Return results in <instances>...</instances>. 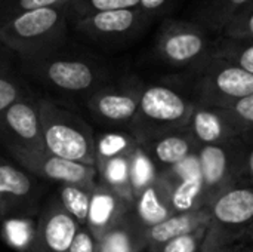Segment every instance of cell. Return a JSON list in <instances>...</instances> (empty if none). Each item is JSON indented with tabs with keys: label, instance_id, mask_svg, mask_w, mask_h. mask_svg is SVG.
I'll use <instances>...</instances> for the list:
<instances>
[{
	"label": "cell",
	"instance_id": "obj_1",
	"mask_svg": "<svg viewBox=\"0 0 253 252\" xmlns=\"http://www.w3.org/2000/svg\"><path fill=\"white\" fill-rule=\"evenodd\" d=\"M70 21L68 4L22 12L0 25V43L25 61H37L59 49Z\"/></svg>",
	"mask_w": 253,
	"mask_h": 252
},
{
	"label": "cell",
	"instance_id": "obj_2",
	"mask_svg": "<svg viewBox=\"0 0 253 252\" xmlns=\"http://www.w3.org/2000/svg\"><path fill=\"white\" fill-rule=\"evenodd\" d=\"M178 86L194 104L228 108L253 92V76L216 56L187 70Z\"/></svg>",
	"mask_w": 253,
	"mask_h": 252
},
{
	"label": "cell",
	"instance_id": "obj_3",
	"mask_svg": "<svg viewBox=\"0 0 253 252\" xmlns=\"http://www.w3.org/2000/svg\"><path fill=\"white\" fill-rule=\"evenodd\" d=\"M193 110L194 102L178 85H144L130 134L141 144L162 134L187 128Z\"/></svg>",
	"mask_w": 253,
	"mask_h": 252
},
{
	"label": "cell",
	"instance_id": "obj_4",
	"mask_svg": "<svg viewBox=\"0 0 253 252\" xmlns=\"http://www.w3.org/2000/svg\"><path fill=\"white\" fill-rule=\"evenodd\" d=\"M211 221L202 252H230L246 245L253 226V186L234 187L209 203Z\"/></svg>",
	"mask_w": 253,
	"mask_h": 252
},
{
	"label": "cell",
	"instance_id": "obj_5",
	"mask_svg": "<svg viewBox=\"0 0 253 252\" xmlns=\"http://www.w3.org/2000/svg\"><path fill=\"white\" fill-rule=\"evenodd\" d=\"M43 143L47 153L95 168V137L74 113L49 100L37 101Z\"/></svg>",
	"mask_w": 253,
	"mask_h": 252
},
{
	"label": "cell",
	"instance_id": "obj_6",
	"mask_svg": "<svg viewBox=\"0 0 253 252\" xmlns=\"http://www.w3.org/2000/svg\"><path fill=\"white\" fill-rule=\"evenodd\" d=\"M211 33L196 21L166 19L156 37V56L173 67L190 70L211 56Z\"/></svg>",
	"mask_w": 253,
	"mask_h": 252
},
{
	"label": "cell",
	"instance_id": "obj_7",
	"mask_svg": "<svg viewBox=\"0 0 253 252\" xmlns=\"http://www.w3.org/2000/svg\"><path fill=\"white\" fill-rule=\"evenodd\" d=\"M249 147L243 140L231 138L199 149L197 159L209 203L219 195L239 187Z\"/></svg>",
	"mask_w": 253,
	"mask_h": 252
},
{
	"label": "cell",
	"instance_id": "obj_8",
	"mask_svg": "<svg viewBox=\"0 0 253 252\" xmlns=\"http://www.w3.org/2000/svg\"><path fill=\"white\" fill-rule=\"evenodd\" d=\"M12 159L28 174L36 178L61 184H76L93 189L98 183L96 168L71 162L47 151H30L7 149Z\"/></svg>",
	"mask_w": 253,
	"mask_h": 252
},
{
	"label": "cell",
	"instance_id": "obj_9",
	"mask_svg": "<svg viewBox=\"0 0 253 252\" xmlns=\"http://www.w3.org/2000/svg\"><path fill=\"white\" fill-rule=\"evenodd\" d=\"M142 86V82L130 79L122 85L98 88L87 98V108L105 123L127 125L130 128L138 113Z\"/></svg>",
	"mask_w": 253,
	"mask_h": 252
},
{
	"label": "cell",
	"instance_id": "obj_10",
	"mask_svg": "<svg viewBox=\"0 0 253 252\" xmlns=\"http://www.w3.org/2000/svg\"><path fill=\"white\" fill-rule=\"evenodd\" d=\"M0 138L6 149L46 151L37 101L21 97L0 116Z\"/></svg>",
	"mask_w": 253,
	"mask_h": 252
},
{
	"label": "cell",
	"instance_id": "obj_11",
	"mask_svg": "<svg viewBox=\"0 0 253 252\" xmlns=\"http://www.w3.org/2000/svg\"><path fill=\"white\" fill-rule=\"evenodd\" d=\"M28 62L40 80L64 92H87L95 88L99 79L96 67L79 58H64L53 53Z\"/></svg>",
	"mask_w": 253,
	"mask_h": 252
},
{
	"label": "cell",
	"instance_id": "obj_12",
	"mask_svg": "<svg viewBox=\"0 0 253 252\" xmlns=\"http://www.w3.org/2000/svg\"><path fill=\"white\" fill-rule=\"evenodd\" d=\"M151 18L142 13L138 7L114 9L95 12L87 16L74 19V27L82 34L101 42L122 40L142 31Z\"/></svg>",
	"mask_w": 253,
	"mask_h": 252
},
{
	"label": "cell",
	"instance_id": "obj_13",
	"mask_svg": "<svg viewBox=\"0 0 253 252\" xmlns=\"http://www.w3.org/2000/svg\"><path fill=\"white\" fill-rule=\"evenodd\" d=\"M80 227L53 198L39 215L34 238L27 252H68Z\"/></svg>",
	"mask_w": 253,
	"mask_h": 252
},
{
	"label": "cell",
	"instance_id": "obj_14",
	"mask_svg": "<svg viewBox=\"0 0 253 252\" xmlns=\"http://www.w3.org/2000/svg\"><path fill=\"white\" fill-rule=\"evenodd\" d=\"M36 183L31 174L0 159V218L31 217Z\"/></svg>",
	"mask_w": 253,
	"mask_h": 252
},
{
	"label": "cell",
	"instance_id": "obj_15",
	"mask_svg": "<svg viewBox=\"0 0 253 252\" xmlns=\"http://www.w3.org/2000/svg\"><path fill=\"white\" fill-rule=\"evenodd\" d=\"M132 206L133 203L125 201L101 183H96L90 193L89 212L84 227L98 242L132 209Z\"/></svg>",
	"mask_w": 253,
	"mask_h": 252
},
{
	"label": "cell",
	"instance_id": "obj_16",
	"mask_svg": "<svg viewBox=\"0 0 253 252\" xmlns=\"http://www.w3.org/2000/svg\"><path fill=\"white\" fill-rule=\"evenodd\" d=\"M141 144L160 171H168L179 165L193 154H197L200 149L188 128L162 134Z\"/></svg>",
	"mask_w": 253,
	"mask_h": 252
},
{
	"label": "cell",
	"instance_id": "obj_17",
	"mask_svg": "<svg viewBox=\"0 0 253 252\" xmlns=\"http://www.w3.org/2000/svg\"><path fill=\"white\" fill-rule=\"evenodd\" d=\"M187 128L199 147L219 144L231 138H237L234 125L225 108L194 104V110Z\"/></svg>",
	"mask_w": 253,
	"mask_h": 252
},
{
	"label": "cell",
	"instance_id": "obj_18",
	"mask_svg": "<svg viewBox=\"0 0 253 252\" xmlns=\"http://www.w3.org/2000/svg\"><path fill=\"white\" fill-rule=\"evenodd\" d=\"M172 189V181L162 171L159 178L135 198L132 212L145 229H150L175 214L170 201Z\"/></svg>",
	"mask_w": 253,
	"mask_h": 252
},
{
	"label": "cell",
	"instance_id": "obj_19",
	"mask_svg": "<svg viewBox=\"0 0 253 252\" xmlns=\"http://www.w3.org/2000/svg\"><path fill=\"white\" fill-rule=\"evenodd\" d=\"M147 248V229L130 209L98 241L96 252H142Z\"/></svg>",
	"mask_w": 253,
	"mask_h": 252
},
{
	"label": "cell",
	"instance_id": "obj_20",
	"mask_svg": "<svg viewBox=\"0 0 253 252\" xmlns=\"http://www.w3.org/2000/svg\"><path fill=\"white\" fill-rule=\"evenodd\" d=\"M209 221H211L209 208H203L191 212H175L165 221L147 229L148 248L162 245L168 241L197 232L200 229H206L209 226Z\"/></svg>",
	"mask_w": 253,
	"mask_h": 252
},
{
	"label": "cell",
	"instance_id": "obj_21",
	"mask_svg": "<svg viewBox=\"0 0 253 252\" xmlns=\"http://www.w3.org/2000/svg\"><path fill=\"white\" fill-rule=\"evenodd\" d=\"M252 0H203L196 13V22L209 33L222 34L230 21Z\"/></svg>",
	"mask_w": 253,
	"mask_h": 252
},
{
	"label": "cell",
	"instance_id": "obj_22",
	"mask_svg": "<svg viewBox=\"0 0 253 252\" xmlns=\"http://www.w3.org/2000/svg\"><path fill=\"white\" fill-rule=\"evenodd\" d=\"M212 56L221 58L253 76V39L216 36L212 42Z\"/></svg>",
	"mask_w": 253,
	"mask_h": 252
},
{
	"label": "cell",
	"instance_id": "obj_23",
	"mask_svg": "<svg viewBox=\"0 0 253 252\" xmlns=\"http://www.w3.org/2000/svg\"><path fill=\"white\" fill-rule=\"evenodd\" d=\"M130 156V154H129ZM129 156L114 157L96 165L98 183L117 193L125 201L133 203V193L130 187V168H129Z\"/></svg>",
	"mask_w": 253,
	"mask_h": 252
},
{
	"label": "cell",
	"instance_id": "obj_24",
	"mask_svg": "<svg viewBox=\"0 0 253 252\" xmlns=\"http://www.w3.org/2000/svg\"><path fill=\"white\" fill-rule=\"evenodd\" d=\"M138 144L130 132H104L95 137V168L105 160L129 156Z\"/></svg>",
	"mask_w": 253,
	"mask_h": 252
},
{
	"label": "cell",
	"instance_id": "obj_25",
	"mask_svg": "<svg viewBox=\"0 0 253 252\" xmlns=\"http://www.w3.org/2000/svg\"><path fill=\"white\" fill-rule=\"evenodd\" d=\"M129 168H130V187L133 193V199L141 195L148 186H151L160 175V169L150 157L142 144H138L129 156Z\"/></svg>",
	"mask_w": 253,
	"mask_h": 252
},
{
	"label": "cell",
	"instance_id": "obj_26",
	"mask_svg": "<svg viewBox=\"0 0 253 252\" xmlns=\"http://www.w3.org/2000/svg\"><path fill=\"white\" fill-rule=\"evenodd\" d=\"M93 189H87L76 184H61L58 190V201L68 215H71L82 227L86 224L90 193Z\"/></svg>",
	"mask_w": 253,
	"mask_h": 252
},
{
	"label": "cell",
	"instance_id": "obj_27",
	"mask_svg": "<svg viewBox=\"0 0 253 252\" xmlns=\"http://www.w3.org/2000/svg\"><path fill=\"white\" fill-rule=\"evenodd\" d=\"M3 233L6 242L21 252H27L31 247L36 224L31 221V217H13L3 220Z\"/></svg>",
	"mask_w": 253,
	"mask_h": 252
},
{
	"label": "cell",
	"instance_id": "obj_28",
	"mask_svg": "<svg viewBox=\"0 0 253 252\" xmlns=\"http://www.w3.org/2000/svg\"><path fill=\"white\" fill-rule=\"evenodd\" d=\"M225 110L234 125L237 138L253 146V92Z\"/></svg>",
	"mask_w": 253,
	"mask_h": 252
},
{
	"label": "cell",
	"instance_id": "obj_29",
	"mask_svg": "<svg viewBox=\"0 0 253 252\" xmlns=\"http://www.w3.org/2000/svg\"><path fill=\"white\" fill-rule=\"evenodd\" d=\"M139 0H71L70 15L71 19H79L95 12L114 10V9H132L138 7Z\"/></svg>",
	"mask_w": 253,
	"mask_h": 252
},
{
	"label": "cell",
	"instance_id": "obj_30",
	"mask_svg": "<svg viewBox=\"0 0 253 252\" xmlns=\"http://www.w3.org/2000/svg\"><path fill=\"white\" fill-rule=\"evenodd\" d=\"M70 1L71 0H0V25L18 13L43 7L65 6L70 4Z\"/></svg>",
	"mask_w": 253,
	"mask_h": 252
},
{
	"label": "cell",
	"instance_id": "obj_31",
	"mask_svg": "<svg viewBox=\"0 0 253 252\" xmlns=\"http://www.w3.org/2000/svg\"><path fill=\"white\" fill-rule=\"evenodd\" d=\"M206 229H200L197 232L175 238L172 241H168L162 245L148 248V252H202L203 242L206 238Z\"/></svg>",
	"mask_w": 253,
	"mask_h": 252
},
{
	"label": "cell",
	"instance_id": "obj_32",
	"mask_svg": "<svg viewBox=\"0 0 253 252\" xmlns=\"http://www.w3.org/2000/svg\"><path fill=\"white\" fill-rule=\"evenodd\" d=\"M222 36L253 39V0L230 21V24L222 31Z\"/></svg>",
	"mask_w": 253,
	"mask_h": 252
},
{
	"label": "cell",
	"instance_id": "obj_33",
	"mask_svg": "<svg viewBox=\"0 0 253 252\" xmlns=\"http://www.w3.org/2000/svg\"><path fill=\"white\" fill-rule=\"evenodd\" d=\"M21 97L19 83L10 74L0 71V116Z\"/></svg>",
	"mask_w": 253,
	"mask_h": 252
},
{
	"label": "cell",
	"instance_id": "obj_34",
	"mask_svg": "<svg viewBox=\"0 0 253 252\" xmlns=\"http://www.w3.org/2000/svg\"><path fill=\"white\" fill-rule=\"evenodd\" d=\"M98 242L86 227H80L68 252H96Z\"/></svg>",
	"mask_w": 253,
	"mask_h": 252
},
{
	"label": "cell",
	"instance_id": "obj_35",
	"mask_svg": "<svg viewBox=\"0 0 253 252\" xmlns=\"http://www.w3.org/2000/svg\"><path fill=\"white\" fill-rule=\"evenodd\" d=\"M173 0H139L138 9L145 13L148 18H156L168 12L172 6Z\"/></svg>",
	"mask_w": 253,
	"mask_h": 252
},
{
	"label": "cell",
	"instance_id": "obj_36",
	"mask_svg": "<svg viewBox=\"0 0 253 252\" xmlns=\"http://www.w3.org/2000/svg\"><path fill=\"white\" fill-rule=\"evenodd\" d=\"M248 186H253V146H251L248 150L242 177L239 181V187H248Z\"/></svg>",
	"mask_w": 253,
	"mask_h": 252
},
{
	"label": "cell",
	"instance_id": "obj_37",
	"mask_svg": "<svg viewBox=\"0 0 253 252\" xmlns=\"http://www.w3.org/2000/svg\"><path fill=\"white\" fill-rule=\"evenodd\" d=\"M230 252H253V245L251 244H246V245H240L234 250H231Z\"/></svg>",
	"mask_w": 253,
	"mask_h": 252
},
{
	"label": "cell",
	"instance_id": "obj_38",
	"mask_svg": "<svg viewBox=\"0 0 253 252\" xmlns=\"http://www.w3.org/2000/svg\"><path fill=\"white\" fill-rule=\"evenodd\" d=\"M248 244L253 245V226L251 227V230H249V235H248Z\"/></svg>",
	"mask_w": 253,
	"mask_h": 252
}]
</instances>
